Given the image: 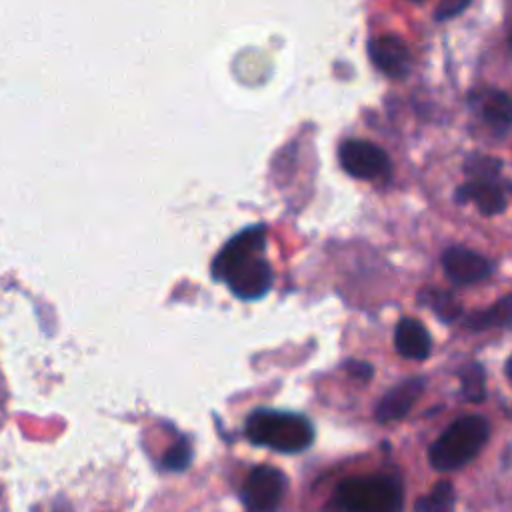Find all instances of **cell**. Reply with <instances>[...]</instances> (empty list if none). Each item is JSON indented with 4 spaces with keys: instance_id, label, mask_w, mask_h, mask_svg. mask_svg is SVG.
Instances as JSON below:
<instances>
[{
    "instance_id": "cell-16",
    "label": "cell",
    "mask_w": 512,
    "mask_h": 512,
    "mask_svg": "<svg viewBox=\"0 0 512 512\" xmlns=\"http://www.w3.org/2000/svg\"><path fill=\"white\" fill-rule=\"evenodd\" d=\"M454 488L450 482H438L430 494L418 498L412 512H454Z\"/></svg>"
},
{
    "instance_id": "cell-2",
    "label": "cell",
    "mask_w": 512,
    "mask_h": 512,
    "mask_svg": "<svg viewBox=\"0 0 512 512\" xmlns=\"http://www.w3.org/2000/svg\"><path fill=\"white\" fill-rule=\"evenodd\" d=\"M490 426L482 416L468 414L452 422L430 446V464L440 472H450L468 464L486 444Z\"/></svg>"
},
{
    "instance_id": "cell-20",
    "label": "cell",
    "mask_w": 512,
    "mask_h": 512,
    "mask_svg": "<svg viewBox=\"0 0 512 512\" xmlns=\"http://www.w3.org/2000/svg\"><path fill=\"white\" fill-rule=\"evenodd\" d=\"M468 0H450V2H442L440 6H436V10H434V18L436 20H450V18H454V16H458L462 10H466L468 8Z\"/></svg>"
},
{
    "instance_id": "cell-1",
    "label": "cell",
    "mask_w": 512,
    "mask_h": 512,
    "mask_svg": "<svg viewBox=\"0 0 512 512\" xmlns=\"http://www.w3.org/2000/svg\"><path fill=\"white\" fill-rule=\"evenodd\" d=\"M246 436L254 444L294 454L306 450L312 444L314 428L302 414L262 408L248 416Z\"/></svg>"
},
{
    "instance_id": "cell-17",
    "label": "cell",
    "mask_w": 512,
    "mask_h": 512,
    "mask_svg": "<svg viewBox=\"0 0 512 512\" xmlns=\"http://www.w3.org/2000/svg\"><path fill=\"white\" fill-rule=\"evenodd\" d=\"M484 370L478 362H470L460 370V384H462V396L468 402H482L486 398V386H484Z\"/></svg>"
},
{
    "instance_id": "cell-19",
    "label": "cell",
    "mask_w": 512,
    "mask_h": 512,
    "mask_svg": "<svg viewBox=\"0 0 512 512\" xmlns=\"http://www.w3.org/2000/svg\"><path fill=\"white\" fill-rule=\"evenodd\" d=\"M190 460H192V448H190L188 440H180L166 452L162 466L178 472V470H184L190 464Z\"/></svg>"
},
{
    "instance_id": "cell-13",
    "label": "cell",
    "mask_w": 512,
    "mask_h": 512,
    "mask_svg": "<svg viewBox=\"0 0 512 512\" xmlns=\"http://www.w3.org/2000/svg\"><path fill=\"white\" fill-rule=\"evenodd\" d=\"M464 324H466V328H470L474 332H482V330H488V328L510 326L512 324V294L496 300V304H492L486 310L472 312L464 320Z\"/></svg>"
},
{
    "instance_id": "cell-23",
    "label": "cell",
    "mask_w": 512,
    "mask_h": 512,
    "mask_svg": "<svg viewBox=\"0 0 512 512\" xmlns=\"http://www.w3.org/2000/svg\"><path fill=\"white\" fill-rule=\"evenodd\" d=\"M510 46H512V38H510Z\"/></svg>"
},
{
    "instance_id": "cell-11",
    "label": "cell",
    "mask_w": 512,
    "mask_h": 512,
    "mask_svg": "<svg viewBox=\"0 0 512 512\" xmlns=\"http://www.w3.org/2000/svg\"><path fill=\"white\" fill-rule=\"evenodd\" d=\"M396 350L410 360H424L430 354L432 342L428 330L416 318H402L394 330Z\"/></svg>"
},
{
    "instance_id": "cell-9",
    "label": "cell",
    "mask_w": 512,
    "mask_h": 512,
    "mask_svg": "<svg viewBox=\"0 0 512 512\" xmlns=\"http://www.w3.org/2000/svg\"><path fill=\"white\" fill-rule=\"evenodd\" d=\"M368 54L372 64L390 78H404L410 72V50L396 36H378L370 40Z\"/></svg>"
},
{
    "instance_id": "cell-4",
    "label": "cell",
    "mask_w": 512,
    "mask_h": 512,
    "mask_svg": "<svg viewBox=\"0 0 512 512\" xmlns=\"http://www.w3.org/2000/svg\"><path fill=\"white\" fill-rule=\"evenodd\" d=\"M286 492V476L274 466H256L242 490V500L248 512H276Z\"/></svg>"
},
{
    "instance_id": "cell-3",
    "label": "cell",
    "mask_w": 512,
    "mask_h": 512,
    "mask_svg": "<svg viewBox=\"0 0 512 512\" xmlns=\"http://www.w3.org/2000/svg\"><path fill=\"white\" fill-rule=\"evenodd\" d=\"M334 500L344 512H402V486L392 476H354L338 484Z\"/></svg>"
},
{
    "instance_id": "cell-10",
    "label": "cell",
    "mask_w": 512,
    "mask_h": 512,
    "mask_svg": "<svg viewBox=\"0 0 512 512\" xmlns=\"http://www.w3.org/2000/svg\"><path fill=\"white\" fill-rule=\"evenodd\" d=\"M424 384L426 380L422 376H414V378L402 380L398 386L388 390L376 406L378 422H392V420L404 418L412 410L420 394L424 392Z\"/></svg>"
},
{
    "instance_id": "cell-18",
    "label": "cell",
    "mask_w": 512,
    "mask_h": 512,
    "mask_svg": "<svg viewBox=\"0 0 512 512\" xmlns=\"http://www.w3.org/2000/svg\"><path fill=\"white\" fill-rule=\"evenodd\" d=\"M502 168V162L498 158L486 156V154H472L464 162V170L468 176H472L478 182H492Z\"/></svg>"
},
{
    "instance_id": "cell-7",
    "label": "cell",
    "mask_w": 512,
    "mask_h": 512,
    "mask_svg": "<svg viewBox=\"0 0 512 512\" xmlns=\"http://www.w3.org/2000/svg\"><path fill=\"white\" fill-rule=\"evenodd\" d=\"M266 246V228L256 224L250 228H244L236 236H232L222 250L216 254L212 262V276L220 280L232 266L240 264L242 260L250 256H258Z\"/></svg>"
},
{
    "instance_id": "cell-14",
    "label": "cell",
    "mask_w": 512,
    "mask_h": 512,
    "mask_svg": "<svg viewBox=\"0 0 512 512\" xmlns=\"http://www.w3.org/2000/svg\"><path fill=\"white\" fill-rule=\"evenodd\" d=\"M418 300L422 306L430 308L440 320L444 322H452L458 320L462 314V304L460 300L448 292V290H440V288H424L418 294Z\"/></svg>"
},
{
    "instance_id": "cell-21",
    "label": "cell",
    "mask_w": 512,
    "mask_h": 512,
    "mask_svg": "<svg viewBox=\"0 0 512 512\" xmlns=\"http://www.w3.org/2000/svg\"><path fill=\"white\" fill-rule=\"evenodd\" d=\"M344 368H346V372H348L350 376H354V378H356V380H360V382L370 380V378H372V374H374L372 364L362 362V360H348V362L344 364Z\"/></svg>"
},
{
    "instance_id": "cell-22",
    "label": "cell",
    "mask_w": 512,
    "mask_h": 512,
    "mask_svg": "<svg viewBox=\"0 0 512 512\" xmlns=\"http://www.w3.org/2000/svg\"><path fill=\"white\" fill-rule=\"evenodd\" d=\"M508 372H510V376H512V360L508 362Z\"/></svg>"
},
{
    "instance_id": "cell-15",
    "label": "cell",
    "mask_w": 512,
    "mask_h": 512,
    "mask_svg": "<svg viewBox=\"0 0 512 512\" xmlns=\"http://www.w3.org/2000/svg\"><path fill=\"white\" fill-rule=\"evenodd\" d=\"M482 114L496 128L512 126V98L500 90H486L482 96Z\"/></svg>"
},
{
    "instance_id": "cell-6",
    "label": "cell",
    "mask_w": 512,
    "mask_h": 512,
    "mask_svg": "<svg viewBox=\"0 0 512 512\" xmlns=\"http://www.w3.org/2000/svg\"><path fill=\"white\" fill-rule=\"evenodd\" d=\"M220 282H226L234 296L242 300H256L264 296L272 286V268L270 264L258 254L242 260L240 264L232 266Z\"/></svg>"
},
{
    "instance_id": "cell-12",
    "label": "cell",
    "mask_w": 512,
    "mask_h": 512,
    "mask_svg": "<svg viewBox=\"0 0 512 512\" xmlns=\"http://www.w3.org/2000/svg\"><path fill=\"white\" fill-rule=\"evenodd\" d=\"M456 200L458 202H474L478 206V210L486 216L500 214L506 208L504 190L494 182L470 180L456 190Z\"/></svg>"
},
{
    "instance_id": "cell-5",
    "label": "cell",
    "mask_w": 512,
    "mask_h": 512,
    "mask_svg": "<svg viewBox=\"0 0 512 512\" xmlns=\"http://www.w3.org/2000/svg\"><path fill=\"white\" fill-rule=\"evenodd\" d=\"M338 158H340V166L350 176L362 178V180L380 178L390 170L388 154L380 146L360 138L344 140L338 148Z\"/></svg>"
},
{
    "instance_id": "cell-8",
    "label": "cell",
    "mask_w": 512,
    "mask_h": 512,
    "mask_svg": "<svg viewBox=\"0 0 512 512\" xmlns=\"http://www.w3.org/2000/svg\"><path fill=\"white\" fill-rule=\"evenodd\" d=\"M442 266L446 276L460 286L482 282L494 270V264L486 256L464 246H450L448 250H444Z\"/></svg>"
}]
</instances>
